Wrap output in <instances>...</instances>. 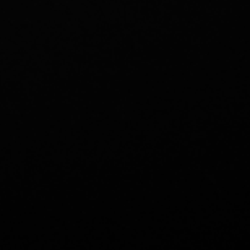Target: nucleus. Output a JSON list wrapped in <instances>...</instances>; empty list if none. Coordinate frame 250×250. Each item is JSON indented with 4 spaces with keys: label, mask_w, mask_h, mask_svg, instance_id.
<instances>
[]
</instances>
